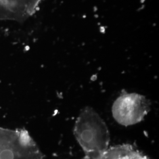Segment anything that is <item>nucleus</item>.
Instances as JSON below:
<instances>
[{
    "instance_id": "obj_1",
    "label": "nucleus",
    "mask_w": 159,
    "mask_h": 159,
    "mask_svg": "<svg viewBox=\"0 0 159 159\" xmlns=\"http://www.w3.org/2000/svg\"><path fill=\"white\" fill-rule=\"evenodd\" d=\"M74 135L85 154L84 159H95L109 148L110 136L104 121L90 107L83 108L75 122Z\"/></svg>"
},
{
    "instance_id": "obj_2",
    "label": "nucleus",
    "mask_w": 159,
    "mask_h": 159,
    "mask_svg": "<svg viewBox=\"0 0 159 159\" xmlns=\"http://www.w3.org/2000/svg\"><path fill=\"white\" fill-rule=\"evenodd\" d=\"M44 154L28 131L0 127V159H43Z\"/></svg>"
},
{
    "instance_id": "obj_3",
    "label": "nucleus",
    "mask_w": 159,
    "mask_h": 159,
    "mask_svg": "<svg viewBox=\"0 0 159 159\" xmlns=\"http://www.w3.org/2000/svg\"><path fill=\"white\" fill-rule=\"evenodd\" d=\"M150 110V102L142 94L123 91L114 102L111 112L120 125L130 126L141 122Z\"/></svg>"
},
{
    "instance_id": "obj_4",
    "label": "nucleus",
    "mask_w": 159,
    "mask_h": 159,
    "mask_svg": "<svg viewBox=\"0 0 159 159\" xmlns=\"http://www.w3.org/2000/svg\"><path fill=\"white\" fill-rule=\"evenodd\" d=\"M95 159H152L133 146L124 144L109 147L103 153Z\"/></svg>"
}]
</instances>
